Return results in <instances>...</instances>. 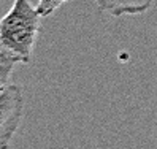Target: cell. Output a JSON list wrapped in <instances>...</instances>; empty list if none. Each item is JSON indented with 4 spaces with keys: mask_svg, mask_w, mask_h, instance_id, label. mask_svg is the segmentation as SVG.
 <instances>
[{
    "mask_svg": "<svg viewBox=\"0 0 157 149\" xmlns=\"http://www.w3.org/2000/svg\"><path fill=\"white\" fill-rule=\"evenodd\" d=\"M98 10L114 17L136 16L149 11L155 0H94Z\"/></svg>",
    "mask_w": 157,
    "mask_h": 149,
    "instance_id": "obj_3",
    "label": "cell"
},
{
    "mask_svg": "<svg viewBox=\"0 0 157 149\" xmlns=\"http://www.w3.org/2000/svg\"><path fill=\"white\" fill-rule=\"evenodd\" d=\"M41 29V14L30 0H14L0 17V51L17 63H29Z\"/></svg>",
    "mask_w": 157,
    "mask_h": 149,
    "instance_id": "obj_1",
    "label": "cell"
},
{
    "mask_svg": "<svg viewBox=\"0 0 157 149\" xmlns=\"http://www.w3.org/2000/svg\"><path fill=\"white\" fill-rule=\"evenodd\" d=\"M67 2H70V0H38L36 10L41 14V17H48L52 13H56L59 8Z\"/></svg>",
    "mask_w": 157,
    "mask_h": 149,
    "instance_id": "obj_5",
    "label": "cell"
},
{
    "mask_svg": "<svg viewBox=\"0 0 157 149\" xmlns=\"http://www.w3.org/2000/svg\"><path fill=\"white\" fill-rule=\"evenodd\" d=\"M25 100L17 84L8 86L0 92V149H10L13 136L24 117Z\"/></svg>",
    "mask_w": 157,
    "mask_h": 149,
    "instance_id": "obj_2",
    "label": "cell"
},
{
    "mask_svg": "<svg viewBox=\"0 0 157 149\" xmlns=\"http://www.w3.org/2000/svg\"><path fill=\"white\" fill-rule=\"evenodd\" d=\"M16 63H17L16 59L0 51V92H3L11 84V74Z\"/></svg>",
    "mask_w": 157,
    "mask_h": 149,
    "instance_id": "obj_4",
    "label": "cell"
}]
</instances>
